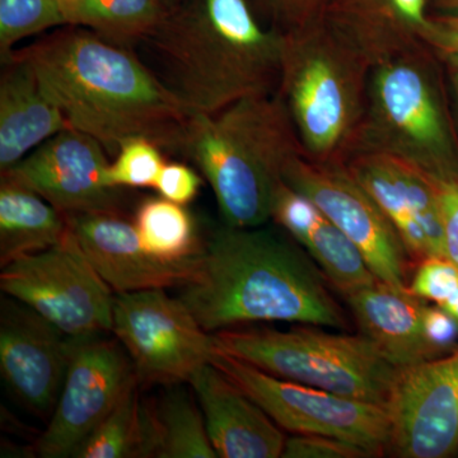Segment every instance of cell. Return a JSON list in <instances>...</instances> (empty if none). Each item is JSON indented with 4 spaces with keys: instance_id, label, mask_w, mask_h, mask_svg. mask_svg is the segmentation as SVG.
I'll return each instance as SVG.
<instances>
[{
    "instance_id": "5bb4252c",
    "label": "cell",
    "mask_w": 458,
    "mask_h": 458,
    "mask_svg": "<svg viewBox=\"0 0 458 458\" xmlns=\"http://www.w3.org/2000/svg\"><path fill=\"white\" fill-rule=\"evenodd\" d=\"M106 149L95 138L65 129L33 149L2 177L14 181L65 216L122 213Z\"/></svg>"
},
{
    "instance_id": "8fae6325",
    "label": "cell",
    "mask_w": 458,
    "mask_h": 458,
    "mask_svg": "<svg viewBox=\"0 0 458 458\" xmlns=\"http://www.w3.org/2000/svg\"><path fill=\"white\" fill-rule=\"evenodd\" d=\"M284 182L311 200L358 247L377 279L408 289L414 264L393 223L345 164H318L300 156L286 167Z\"/></svg>"
},
{
    "instance_id": "f1b7e54d",
    "label": "cell",
    "mask_w": 458,
    "mask_h": 458,
    "mask_svg": "<svg viewBox=\"0 0 458 458\" xmlns=\"http://www.w3.org/2000/svg\"><path fill=\"white\" fill-rule=\"evenodd\" d=\"M165 162L161 148L146 138L123 141L110 165V180L114 188H153Z\"/></svg>"
},
{
    "instance_id": "8d00e7d4",
    "label": "cell",
    "mask_w": 458,
    "mask_h": 458,
    "mask_svg": "<svg viewBox=\"0 0 458 458\" xmlns=\"http://www.w3.org/2000/svg\"><path fill=\"white\" fill-rule=\"evenodd\" d=\"M439 59H441V57H439ZM441 60L443 65H445L448 89H450L452 98V110H454L458 129V57H445V59Z\"/></svg>"
},
{
    "instance_id": "4316f807",
    "label": "cell",
    "mask_w": 458,
    "mask_h": 458,
    "mask_svg": "<svg viewBox=\"0 0 458 458\" xmlns=\"http://www.w3.org/2000/svg\"><path fill=\"white\" fill-rule=\"evenodd\" d=\"M183 207L161 197L147 199L138 208L135 228L150 254L165 261H179L203 249L191 216Z\"/></svg>"
},
{
    "instance_id": "7a4b0ae2",
    "label": "cell",
    "mask_w": 458,
    "mask_h": 458,
    "mask_svg": "<svg viewBox=\"0 0 458 458\" xmlns=\"http://www.w3.org/2000/svg\"><path fill=\"white\" fill-rule=\"evenodd\" d=\"M330 286L286 232L223 225L203 243L180 298L210 334L276 321L349 330Z\"/></svg>"
},
{
    "instance_id": "ba28073f",
    "label": "cell",
    "mask_w": 458,
    "mask_h": 458,
    "mask_svg": "<svg viewBox=\"0 0 458 458\" xmlns=\"http://www.w3.org/2000/svg\"><path fill=\"white\" fill-rule=\"evenodd\" d=\"M0 289L65 336L80 339L113 331L114 291L71 231L56 246L3 267Z\"/></svg>"
},
{
    "instance_id": "1f68e13d",
    "label": "cell",
    "mask_w": 458,
    "mask_h": 458,
    "mask_svg": "<svg viewBox=\"0 0 458 458\" xmlns=\"http://www.w3.org/2000/svg\"><path fill=\"white\" fill-rule=\"evenodd\" d=\"M283 458H369L372 452L354 443L319 436V434H293L286 438Z\"/></svg>"
},
{
    "instance_id": "cb8c5ba5",
    "label": "cell",
    "mask_w": 458,
    "mask_h": 458,
    "mask_svg": "<svg viewBox=\"0 0 458 458\" xmlns=\"http://www.w3.org/2000/svg\"><path fill=\"white\" fill-rule=\"evenodd\" d=\"M146 458H216L203 411L183 391L144 403Z\"/></svg>"
},
{
    "instance_id": "8992f818",
    "label": "cell",
    "mask_w": 458,
    "mask_h": 458,
    "mask_svg": "<svg viewBox=\"0 0 458 458\" xmlns=\"http://www.w3.org/2000/svg\"><path fill=\"white\" fill-rule=\"evenodd\" d=\"M372 66L324 18L285 33L278 93L318 164H345L367 107Z\"/></svg>"
},
{
    "instance_id": "3957f363",
    "label": "cell",
    "mask_w": 458,
    "mask_h": 458,
    "mask_svg": "<svg viewBox=\"0 0 458 458\" xmlns=\"http://www.w3.org/2000/svg\"><path fill=\"white\" fill-rule=\"evenodd\" d=\"M159 80L190 114L278 92L285 33L267 25L249 0H185L143 41Z\"/></svg>"
},
{
    "instance_id": "7c38bea8",
    "label": "cell",
    "mask_w": 458,
    "mask_h": 458,
    "mask_svg": "<svg viewBox=\"0 0 458 458\" xmlns=\"http://www.w3.org/2000/svg\"><path fill=\"white\" fill-rule=\"evenodd\" d=\"M71 339L64 386L38 443L42 458L73 457L78 445L140 382L119 342L101 336Z\"/></svg>"
},
{
    "instance_id": "e0dca14e",
    "label": "cell",
    "mask_w": 458,
    "mask_h": 458,
    "mask_svg": "<svg viewBox=\"0 0 458 458\" xmlns=\"http://www.w3.org/2000/svg\"><path fill=\"white\" fill-rule=\"evenodd\" d=\"M69 231L96 271L116 294L149 289L182 288L197 273L200 251L179 261H165L141 243L134 223L122 213L65 216Z\"/></svg>"
},
{
    "instance_id": "2e32d148",
    "label": "cell",
    "mask_w": 458,
    "mask_h": 458,
    "mask_svg": "<svg viewBox=\"0 0 458 458\" xmlns=\"http://www.w3.org/2000/svg\"><path fill=\"white\" fill-rule=\"evenodd\" d=\"M29 307L2 303L0 375L21 405L38 417L53 414L64 386L71 337Z\"/></svg>"
},
{
    "instance_id": "30bf717a",
    "label": "cell",
    "mask_w": 458,
    "mask_h": 458,
    "mask_svg": "<svg viewBox=\"0 0 458 458\" xmlns=\"http://www.w3.org/2000/svg\"><path fill=\"white\" fill-rule=\"evenodd\" d=\"M113 333L144 384L189 382L218 352L213 334L165 289L114 295Z\"/></svg>"
},
{
    "instance_id": "d6a6232c",
    "label": "cell",
    "mask_w": 458,
    "mask_h": 458,
    "mask_svg": "<svg viewBox=\"0 0 458 458\" xmlns=\"http://www.w3.org/2000/svg\"><path fill=\"white\" fill-rule=\"evenodd\" d=\"M203 180L197 172L182 164H165L155 189L162 198L180 205H188L198 197Z\"/></svg>"
},
{
    "instance_id": "e575fe53",
    "label": "cell",
    "mask_w": 458,
    "mask_h": 458,
    "mask_svg": "<svg viewBox=\"0 0 458 458\" xmlns=\"http://www.w3.org/2000/svg\"><path fill=\"white\" fill-rule=\"evenodd\" d=\"M433 179L441 205L445 258L458 267V179Z\"/></svg>"
},
{
    "instance_id": "4fadbf2b",
    "label": "cell",
    "mask_w": 458,
    "mask_h": 458,
    "mask_svg": "<svg viewBox=\"0 0 458 458\" xmlns=\"http://www.w3.org/2000/svg\"><path fill=\"white\" fill-rule=\"evenodd\" d=\"M390 448L403 458H445L458 451V348L397 370L385 403Z\"/></svg>"
},
{
    "instance_id": "ffe728a7",
    "label": "cell",
    "mask_w": 458,
    "mask_h": 458,
    "mask_svg": "<svg viewBox=\"0 0 458 458\" xmlns=\"http://www.w3.org/2000/svg\"><path fill=\"white\" fill-rule=\"evenodd\" d=\"M271 221L302 247L342 297L376 282L358 247L311 200L286 182L276 190Z\"/></svg>"
},
{
    "instance_id": "603a6c76",
    "label": "cell",
    "mask_w": 458,
    "mask_h": 458,
    "mask_svg": "<svg viewBox=\"0 0 458 458\" xmlns=\"http://www.w3.org/2000/svg\"><path fill=\"white\" fill-rule=\"evenodd\" d=\"M68 232L65 214L32 190L2 177L0 267L56 246Z\"/></svg>"
},
{
    "instance_id": "5b68a950",
    "label": "cell",
    "mask_w": 458,
    "mask_h": 458,
    "mask_svg": "<svg viewBox=\"0 0 458 458\" xmlns=\"http://www.w3.org/2000/svg\"><path fill=\"white\" fill-rule=\"evenodd\" d=\"M447 84L442 60L427 45L372 68L349 158L377 153L436 179H458V129Z\"/></svg>"
},
{
    "instance_id": "d590c367",
    "label": "cell",
    "mask_w": 458,
    "mask_h": 458,
    "mask_svg": "<svg viewBox=\"0 0 458 458\" xmlns=\"http://www.w3.org/2000/svg\"><path fill=\"white\" fill-rule=\"evenodd\" d=\"M424 42L441 59L458 57V14L432 13Z\"/></svg>"
},
{
    "instance_id": "836d02e7",
    "label": "cell",
    "mask_w": 458,
    "mask_h": 458,
    "mask_svg": "<svg viewBox=\"0 0 458 458\" xmlns=\"http://www.w3.org/2000/svg\"><path fill=\"white\" fill-rule=\"evenodd\" d=\"M423 327L427 342L437 358L458 348V322L436 304L426 303Z\"/></svg>"
},
{
    "instance_id": "44dd1931",
    "label": "cell",
    "mask_w": 458,
    "mask_h": 458,
    "mask_svg": "<svg viewBox=\"0 0 458 458\" xmlns=\"http://www.w3.org/2000/svg\"><path fill=\"white\" fill-rule=\"evenodd\" d=\"M360 334L376 344L397 369L434 360L426 339V301L377 279L372 284L344 295Z\"/></svg>"
},
{
    "instance_id": "f35d334b",
    "label": "cell",
    "mask_w": 458,
    "mask_h": 458,
    "mask_svg": "<svg viewBox=\"0 0 458 458\" xmlns=\"http://www.w3.org/2000/svg\"><path fill=\"white\" fill-rule=\"evenodd\" d=\"M181 2H182V0H162V3H164L165 8H167L168 11H170V9L177 7V5H179Z\"/></svg>"
},
{
    "instance_id": "4dcf8cb0",
    "label": "cell",
    "mask_w": 458,
    "mask_h": 458,
    "mask_svg": "<svg viewBox=\"0 0 458 458\" xmlns=\"http://www.w3.org/2000/svg\"><path fill=\"white\" fill-rule=\"evenodd\" d=\"M259 14L279 31L302 29L324 17L330 0H249Z\"/></svg>"
},
{
    "instance_id": "f546056e",
    "label": "cell",
    "mask_w": 458,
    "mask_h": 458,
    "mask_svg": "<svg viewBox=\"0 0 458 458\" xmlns=\"http://www.w3.org/2000/svg\"><path fill=\"white\" fill-rule=\"evenodd\" d=\"M408 289L458 322V267L447 258H430L415 265Z\"/></svg>"
},
{
    "instance_id": "9c48e42d",
    "label": "cell",
    "mask_w": 458,
    "mask_h": 458,
    "mask_svg": "<svg viewBox=\"0 0 458 458\" xmlns=\"http://www.w3.org/2000/svg\"><path fill=\"white\" fill-rule=\"evenodd\" d=\"M212 363L286 432L334 437L360 445L376 457L390 448V418L385 405L279 378L221 352Z\"/></svg>"
},
{
    "instance_id": "6da1fadb",
    "label": "cell",
    "mask_w": 458,
    "mask_h": 458,
    "mask_svg": "<svg viewBox=\"0 0 458 458\" xmlns=\"http://www.w3.org/2000/svg\"><path fill=\"white\" fill-rule=\"evenodd\" d=\"M11 55L31 66L69 128L98 140L108 155L131 138L181 152L191 114L126 47L72 26Z\"/></svg>"
},
{
    "instance_id": "d6986e66",
    "label": "cell",
    "mask_w": 458,
    "mask_h": 458,
    "mask_svg": "<svg viewBox=\"0 0 458 458\" xmlns=\"http://www.w3.org/2000/svg\"><path fill=\"white\" fill-rule=\"evenodd\" d=\"M429 0H330L325 22L372 68L426 47Z\"/></svg>"
},
{
    "instance_id": "ab89813d",
    "label": "cell",
    "mask_w": 458,
    "mask_h": 458,
    "mask_svg": "<svg viewBox=\"0 0 458 458\" xmlns=\"http://www.w3.org/2000/svg\"><path fill=\"white\" fill-rule=\"evenodd\" d=\"M59 2L62 7H64V5L69 4V3L73 2V0H59Z\"/></svg>"
},
{
    "instance_id": "277c9868",
    "label": "cell",
    "mask_w": 458,
    "mask_h": 458,
    "mask_svg": "<svg viewBox=\"0 0 458 458\" xmlns=\"http://www.w3.org/2000/svg\"><path fill=\"white\" fill-rule=\"evenodd\" d=\"M181 153L209 182L225 225L271 219L276 190L302 146L279 93L241 99L212 114H191Z\"/></svg>"
},
{
    "instance_id": "d4e9b609",
    "label": "cell",
    "mask_w": 458,
    "mask_h": 458,
    "mask_svg": "<svg viewBox=\"0 0 458 458\" xmlns=\"http://www.w3.org/2000/svg\"><path fill=\"white\" fill-rule=\"evenodd\" d=\"M66 25L83 27L117 47L141 44L162 22V0H73L63 7Z\"/></svg>"
},
{
    "instance_id": "7402d4cb",
    "label": "cell",
    "mask_w": 458,
    "mask_h": 458,
    "mask_svg": "<svg viewBox=\"0 0 458 458\" xmlns=\"http://www.w3.org/2000/svg\"><path fill=\"white\" fill-rule=\"evenodd\" d=\"M2 63L0 172L4 174L69 125L25 60L11 55Z\"/></svg>"
},
{
    "instance_id": "83f0119b",
    "label": "cell",
    "mask_w": 458,
    "mask_h": 458,
    "mask_svg": "<svg viewBox=\"0 0 458 458\" xmlns=\"http://www.w3.org/2000/svg\"><path fill=\"white\" fill-rule=\"evenodd\" d=\"M66 25L59 0H0V55L11 56L23 38Z\"/></svg>"
},
{
    "instance_id": "ac0fdd59",
    "label": "cell",
    "mask_w": 458,
    "mask_h": 458,
    "mask_svg": "<svg viewBox=\"0 0 458 458\" xmlns=\"http://www.w3.org/2000/svg\"><path fill=\"white\" fill-rule=\"evenodd\" d=\"M188 384L203 411L216 456L282 457L286 442L282 428L221 369L205 364Z\"/></svg>"
},
{
    "instance_id": "484cf974",
    "label": "cell",
    "mask_w": 458,
    "mask_h": 458,
    "mask_svg": "<svg viewBox=\"0 0 458 458\" xmlns=\"http://www.w3.org/2000/svg\"><path fill=\"white\" fill-rule=\"evenodd\" d=\"M137 384L74 451L73 458H146L144 403Z\"/></svg>"
},
{
    "instance_id": "74e56055",
    "label": "cell",
    "mask_w": 458,
    "mask_h": 458,
    "mask_svg": "<svg viewBox=\"0 0 458 458\" xmlns=\"http://www.w3.org/2000/svg\"><path fill=\"white\" fill-rule=\"evenodd\" d=\"M430 11L438 14H458V0H429Z\"/></svg>"
},
{
    "instance_id": "9a60e30c",
    "label": "cell",
    "mask_w": 458,
    "mask_h": 458,
    "mask_svg": "<svg viewBox=\"0 0 458 458\" xmlns=\"http://www.w3.org/2000/svg\"><path fill=\"white\" fill-rule=\"evenodd\" d=\"M345 165L393 223L412 264L445 258L441 205L433 176L377 153L352 156Z\"/></svg>"
},
{
    "instance_id": "52a82bcc",
    "label": "cell",
    "mask_w": 458,
    "mask_h": 458,
    "mask_svg": "<svg viewBox=\"0 0 458 458\" xmlns=\"http://www.w3.org/2000/svg\"><path fill=\"white\" fill-rule=\"evenodd\" d=\"M213 335L216 351L269 375L379 405L387 401L399 370L360 333L307 325L286 331L231 328Z\"/></svg>"
}]
</instances>
